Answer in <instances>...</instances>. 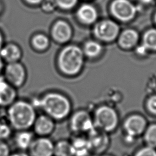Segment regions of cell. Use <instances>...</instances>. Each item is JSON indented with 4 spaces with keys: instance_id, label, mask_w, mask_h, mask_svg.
<instances>
[{
    "instance_id": "obj_22",
    "label": "cell",
    "mask_w": 156,
    "mask_h": 156,
    "mask_svg": "<svg viewBox=\"0 0 156 156\" xmlns=\"http://www.w3.org/2000/svg\"><path fill=\"white\" fill-rule=\"evenodd\" d=\"M102 51L101 44L95 41H88L85 43L83 47V53L89 57L98 56Z\"/></svg>"
},
{
    "instance_id": "obj_7",
    "label": "cell",
    "mask_w": 156,
    "mask_h": 156,
    "mask_svg": "<svg viewBox=\"0 0 156 156\" xmlns=\"http://www.w3.org/2000/svg\"><path fill=\"white\" fill-rule=\"evenodd\" d=\"M4 79L14 88L21 87L26 79L24 66L18 62L9 63L5 68Z\"/></svg>"
},
{
    "instance_id": "obj_37",
    "label": "cell",
    "mask_w": 156,
    "mask_h": 156,
    "mask_svg": "<svg viewBox=\"0 0 156 156\" xmlns=\"http://www.w3.org/2000/svg\"><path fill=\"white\" fill-rule=\"evenodd\" d=\"M101 156H113V155H108V154H105V155H101Z\"/></svg>"
},
{
    "instance_id": "obj_4",
    "label": "cell",
    "mask_w": 156,
    "mask_h": 156,
    "mask_svg": "<svg viewBox=\"0 0 156 156\" xmlns=\"http://www.w3.org/2000/svg\"><path fill=\"white\" fill-rule=\"evenodd\" d=\"M92 118L95 127L107 133L115 130L119 122V115L116 109L107 105L98 106Z\"/></svg>"
},
{
    "instance_id": "obj_34",
    "label": "cell",
    "mask_w": 156,
    "mask_h": 156,
    "mask_svg": "<svg viewBox=\"0 0 156 156\" xmlns=\"http://www.w3.org/2000/svg\"><path fill=\"white\" fill-rule=\"evenodd\" d=\"M2 44H3V37L1 33L0 32V49L2 47Z\"/></svg>"
},
{
    "instance_id": "obj_17",
    "label": "cell",
    "mask_w": 156,
    "mask_h": 156,
    "mask_svg": "<svg viewBox=\"0 0 156 156\" xmlns=\"http://www.w3.org/2000/svg\"><path fill=\"white\" fill-rule=\"evenodd\" d=\"M98 13L96 9L91 5L85 4L82 5L77 11L78 19L83 23L90 24L94 22L97 18Z\"/></svg>"
},
{
    "instance_id": "obj_3",
    "label": "cell",
    "mask_w": 156,
    "mask_h": 156,
    "mask_svg": "<svg viewBox=\"0 0 156 156\" xmlns=\"http://www.w3.org/2000/svg\"><path fill=\"white\" fill-rule=\"evenodd\" d=\"M83 63V52L77 46L69 45L64 48L58 57V65L64 74L73 76L81 69Z\"/></svg>"
},
{
    "instance_id": "obj_25",
    "label": "cell",
    "mask_w": 156,
    "mask_h": 156,
    "mask_svg": "<svg viewBox=\"0 0 156 156\" xmlns=\"http://www.w3.org/2000/svg\"><path fill=\"white\" fill-rule=\"evenodd\" d=\"M13 129L8 121L0 120V140L6 141L12 135Z\"/></svg>"
},
{
    "instance_id": "obj_33",
    "label": "cell",
    "mask_w": 156,
    "mask_h": 156,
    "mask_svg": "<svg viewBox=\"0 0 156 156\" xmlns=\"http://www.w3.org/2000/svg\"><path fill=\"white\" fill-rule=\"evenodd\" d=\"M26 2L31 4H37L41 3L43 0H26Z\"/></svg>"
},
{
    "instance_id": "obj_38",
    "label": "cell",
    "mask_w": 156,
    "mask_h": 156,
    "mask_svg": "<svg viewBox=\"0 0 156 156\" xmlns=\"http://www.w3.org/2000/svg\"><path fill=\"white\" fill-rule=\"evenodd\" d=\"M155 21H156V14H155Z\"/></svg>"
},
{
    "instance_id": "obj_11",
    "label": "cell",
    "mask_w": 156,
    "mask_h": 156,
    "mask_svg": "<svg viewBox=\"0 0 156 156\" xmlns=\"http://www.w3.org/2000/svg\"><path fill=\"white\" fill-rule=\"evenodd\" d=\"M94 33L98 38L110 41L117 37L119 33V27L116 23L111 20H104L95 26Z\"/></svg>"
},
{
    "instance_id": "obj_28",
    "label": "cell",
    "mask_w": 156,
    "mask_h": 156,
    "mask_svg": "<svg viewBox=\"0 0 156 156\" xmlns=\"http://www.w3.org/2000/svg\"><path fill=\"white\" fill-rule=\"evenodd\" d=\"M57 6L63 9H70L75 6L77 0H55Z\"/></svg>"
},
{
    "instance_id": "obj_31",
    "label": "cell",
    "mask_w": 156,
    "mask_h": 156,
    "mask_svg": "<svg viewBox=\"0 0 156 156\" xmlns=\"http://www.w3.org/2000/svg\"><path fill=\"white\" fill-rule=\"evenodd\" d=\"M147 50V48L143 44L141 46H139L136 49V52L140 55H143L146 53V51Z\"/></svg>"
},
{
    "instance_id": "obj_18",
    "label": "cell",
    "mask_w": 156,
    "mask_h": 156,
    "mask_svg": "<svg viewBox=\"0 0 156 156\" xmlns=\"http://www.w3.org/2000/svg\"><path fill=\"white\" fill-rule=\"evenodd\" d=\"M0 56L9 63L16 62L21 56V52L16 45L9 44L0 49Z\"/></svg>"
},
{
    "instance_id": "obj_2",
    "label": "cell",
    "mask_w": 156,
    "mask_h": 156,
    "mask_svg": "<svg viewBox=\"0 0 156 156\" xmlns=\"http://www.w3.org/2000/svg\"><path fill=\"white\" fill-rule=\"evenodd\" d=\"M7 121L16 131L29 130L37 116V109L30 101L16 100L7 108Z\"/></svg>"
},
{
    "instance_id": "obj_6",
    "label": "cell",
    "mask_w": 156,
    "mask_h": 156,
    "mask_svg": "<svg viewBox=\"0 0 156 156\" xmlns=\"http://www.w3.org/2000/svg\"><path fill=\"white\" fill-rule=\"evenodd\" d=\"M146 118L139 113H133L127 116L122 123L124 135L130 136L136 139L143 135L147 126Z\"/></svg>"
},
{
    "instance_id": "obj_35",
    "label": "cell",
    "mask_w": 156,
    "mask_h": 156,
    "mask_svg": "<svg viewBox=\"0 0 156 156\" xmlns=\"http://www.w3.org/2000/svg\"><path fill=\"white\" fill-rule=\"evenodd\" d=\"M2 68H3V61H2V58L0 56V73L2 70Z\"/></svg>"
},
{
    "instance_id": "obj_16",
    "label": "cell",
    "mask_w": 156,
    "mask_h": 156,
    "mask_svg": "<svg viewBox=\"0 0 156 156\" xmlns=\"http://www.w3.org/2000/svg\"><path fill=\"white\" fill-rule=\"evenodd\" d=\"M34 135L35 134L30 129L16 131L13 136L15 146L19 151H27L35 138Z\"/></svg>"
},
{
    "instance_id": "obj_1",
    "label": "cell",
    "mask_w": 156,
    "mask_h": 156,
    "mask_svg": "<svg viewBox=\"0 0 156 156\" xmlns=\"http://www.w3.org/2000/svg\"><path fill=\"white\" fill-rule=\"evenodd\" d=\"M37 110L52 118L55 121L68 118L73 112V105L69 98L58 91H49L30 101Z\"/></svg>"
},
{
    "instance_id": "obj_19",
    "label": "cell",
    "mask_w": 156,
    "mask_h": 156,
    "mask_svg": "<svg viewBox=\"0 0 156 156\" xmlns=\"http://www.w3.org/2000/svg\"><path fill=\"white\" fill-rule=\"evenodd\" d=\"M138 40V33L133 29L124 30L119 38V44L123 48H130L134 46Z\"/></svg>"
},
{
    "instance_id": "obj_24",
    "label": "cell",
    "mask_w": 156,
    "mask_h": 156,
    "mask_svg": "<svg viewBox=\"0 0 156 156\" xmlns=\"http://www.w3.org/2000/svg\"><path fill=\"white\" fill-rule=\"evenodd\" d=\"M32 44L35 48L38 50H43L48 47L49 40L46 35L39 34L33 37Z\"/></svg>"
},
{
    "instance_id": "obj_29",
    "label": "cell",
    "mask_w": 156,
    "mask_h": 156,
    "mask_svg": "<svg viewBox=\"0 0 156 156\" xmlns=\"http://www.w3.org/2000/svg\"><path fill=\"white\" fill-rule=\"evenodd\" d=\"M10 148L6 141L0 140V156H9Z\"/></svg>"
},
{
    "instance_id": "obj_20",
    "label": "cell",
    "mask_w": 156,
    "mask_h": 156,
    "mask_svg": "<svg viewBox=\"0 0 156 156\" xmlns=\"http://www.w3.org/2000/svg\"><path fill=\"white\" fill-rule=\"evenodd\" d=\"M54 156H73L70 140L61 139L54 143Z\"/></svg>"
},
{
    "instance_id": "obj_21",
    "label": "cell",
    "mask_w": 156,
    "mask_h": 156,
    "mask_svg": "<svg viewBox=\"0 0 156 156\" xmlns=\"http://www.w3.org/2000/svg\"><path fill=\"white\" fill-rule=\"evenodd\" d=\"M143 136L145 145L156 149V122L147 124Z\"/></svg>"
},
{
    "instance_id": "obj_5",
    "label": "cell",
    "mask_w": 156,
    "mask_h": 156,
    "mask_svg": "<svg viewBox=\"0 0 156 156\" xmlns=\"http://www.w3.org/2000/svg\"><path fill=\"white\" fill-rule=\"evenodd\" d=\"M69 118V128L74 135H87L95 128L92 115L85 109L72 112Z\"/></svg>"
},
{
    "instance_id": "obj_32",
    "label": "cell",
    "mask_w": 156,
    "mask_h": 156,
    "mask_svg": "<svg viewBox=\"0 0 156 156\" xmlns=\"http://www.w3.org/2000/svg\"><path fill=\"white\" fill-rule=\"evenodd\" d=\"M9 156H29V155L27 152H26L25 151H18L17 152L10 153Z\"/></svg>"
},
{
    "instance_id": "obj_27",
    "label": "cell",
    "mask_w": 156,
    "mask_h": 156,
    "mask_svg": "<svg viewBox=\"0 0 156 156\" xmlns=\"http://www.w3.org/2000/svg\"><path fill=\"white\" fill-rule=\"evenodd\" d=\"M145 107L151 115L156 116V94L151 96L147 99Z\"/></svg>"
},
{
    "instance_id": "obj_13",
    "label": "cell",
    "mask_w": 156,
    "mask_h": 156,
    "mask_svg": "<svg viewBox=\"0 0 156 156\" xmlns=\"http://www.w3.org/2000/svg\"><path fill=\"white\" fill-rule=\"evenodd\" d=\"M70 142L73 156H90L91 154V149L87 136L74 135Z\"/></svg>"
},
{
    "instance_id": "obj_23",
    "label": "cell",
    "mask_w": 156,
    "mask_h": 156,
    "mask_svg": "<svg viewBox=\"0 0 156 156\" xmlns=\"http://www.w3.org/2000/svg\"><path fill=\"white\" fill-rule=\"evenodd\" d=\"M143 44L147 49L156 50V29H150L144 34Z\"/></svg>"
},
{
    "instance_id": "obj_26",
    "label": "cell",
    "mask_w": 156,
    "mask_h": 156,
    "mask_svg": "<svg viewBox=\"0 0 156 156\" xmlns=\"http://www.w3.org/2000/svg\"><path fill=\"white\" fill-rule=\"evenodd\" d=\"M133 156H156V149L145 145L138 149Z\"/></svg>"
},
{
    "instance_id": "obj_10",
    "label": "cell",
    "mask_w": 156,
    "mask_h": 156,
    "mask_svg": "<svg viewBox=\"0 0 156 156\" xmlns=\"http://www.w3.org/2000/svg\"><path fill=\"white\" fill-rule=\"evenodd\" d=\"M111 11L117 19L127 21L135 16L136 8L129 0H115L111 5Z\"/></svg>"
},
{
    "instance_id": "obj_12",
    "label": "cell",
    "mask_w": 156,
    "mask_h": 156,
    "mask_svg": "<svg viewBox=\"0 0 156 156\" xmlns=\"http://www.w3.org/2000/svg\"><path fill=\"white\" fill-rule=\"evenodd\" d=\"M91 151L94 153H101L108 144L107 133L100 130L96 127L87 135Z\"/></svg>"
},
{
    "instance_id": "obj_30",
    "label": "cell",
    "mask_w": 156,
    "mask_h": 156,
    "mask_svg": "<svg viewBox=\"0 0 156 156\" xmlns=\"http://www.w3.org/2000/svg\"><path fill=\"white\" fill-rule=\"evenodd\" d=\"M41 3L43 9L46 12L52 11L57 6L55 0H43Z\"/></svg>"
},
{
    "instance_id": "obj_8",
    "label": "cell",
    "mask_w": 156,
    "mask_h": 156,
    "mask_svg": "<svg viewBox=\"0 0 156 156\" xmlns=\"http://www.w3.org/2000/svg\"><path fill=\"white\" fill-rule=\"evenodd\" d=\"M54 143L46 136L35 138L27 150L29 156H54Z\"/></svg>"
},
{
    "instance_id": "obj_9",
    "label": "cell",
    "mask_w": 156,
    "mask_h": 156,
    "mask_svg": "<svg viewBox=\"0 0 156 156\" xmlns=\"http://www.w3.org/2000/svg\"><path fill=\"white\" fill-rule=\"evenodd\" d=\"M55 122L44 113L37 115L31 129L37 136L49 137L55 130Z\"/></svg>"
},
{
    "instance_id": "obj_36",
    "label": "cell",
    "mask_w": 156,
    "mask_h": 156,
    "mask_svg": "<svg viewBox=\"0 0 156 156\" xmlns=\"http://www.w3.org/2000/svg\"><path fill=\"white\" fill-rule=\"evenodd\" d=\"M141 2H144V3H149L151 2L152 0H140Z\"/></svg>"
},
{
    "instance_id": "obj_14",
    "label": "cell",
    "mask_w": 156,
    "mask_h": 156,
    "mask_svg": "<svg viewBox=\"0 0 156 156\" xmlns=\"http://www.w3.org/2000/svg\"><path fill=\"white\" fill-rule=\"evenodd\" d=\"M16 88L0 76V107L7 108L16 100Z\"/></svg>"
},
{
    "instance_id": "obj_15",
    "label": "cell",
    "mask_w": 156,
    "mask_h": 156,
    "mask_svg": "<svg viewBox=\"0 0 156 156\" xmlns=\"http://www.w3.org/2000/svg\"><path fill=\"white\" fill-rule=\"evenodd\" d=\"M51 34L56 41L63 43L69 41L71 38L72 29L68 23L64 21H58L53 25Z\"/></svg>"
}]
</instances>
